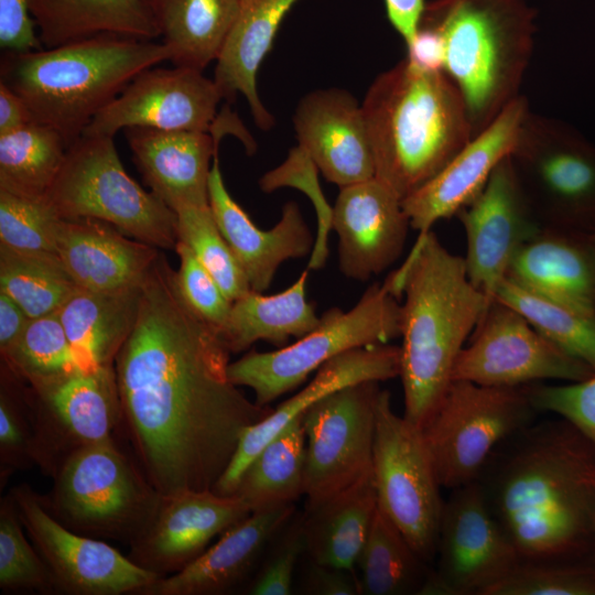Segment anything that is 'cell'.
Wrapping results in <instances>:
<instances>
[{
	"instance_id": "cell-1",
	"label": "cell",
	"mask_w": 595,
	"mask_h": 595,
	"mask_svg": "<svg viewBox=\"0 0 595 595\" xmlns=\"http://www.w3.org/2000/svg\"><path fill=\"white\" fill-rule=\"evenodd\" d=\"M141 288L138 318L115 359L122 428L160 494L213 490L242 433L272 408L230 381V351L187 305L161 251Z\"/></svg>"
},
{
	"instance_id": "cell-2",
	"label": "cell",
	"mask_w": 595,
	"mask_h": 595,
	"mask_svg": "<svg viewBox=\"0 0 595 595\" xmlns=\"http://www.w3.org/2000/svg\"><path fill=\"white\" fill-rule=\"evenodd\" d=\"M477 482L521 560L589 558L595 444L570 422L534 421L508 437Z\"/></svg>"
},
{
	"instance_id": "cell-3",
	"label": "cell",
	"mask_w": 595,
	"mask_h": 595,
	"mask_svg": "<svg viewBox=\"0 0 595 595\" xmlns=\"http://www.w3.org/2000/svg\"><path fill=\"white\" fill-rule=\"evenodd\" d=\"M400 298L403 416L423 429L452 382L457 356L490 300L469 280L464 257L432 230L416 239L404 263L385 281Z\"/></svg>"
},
{
	"instance_id": "cell-4",
	"label": "cell",
	"mask_w": 595,
	"mask_h": 595,
	"mask_svg": "<svg viewBox=\"0 0 595 595\" xmlns=\"http://www.w3.org/2000/svg\"><path fill=\"white\" fill-rule=\"evenodd\" d=\"M375 177L401 199L435 176L473 138L464 99L443 71L405 57L379 74L361 102Z\"/></svg>"
},
{
	"instance_id": "cell-5",
	"label": "cell",
	"mask_w": 595,
	"mask_h": 595,
	"mask_svg": "<svg viewBox=\"0 0 595 595\" xmlns=\"http://www.w3.org/2000/svg\"><path fill=\"white\" fill-rule=\"evenodd\" d=\"M163 42L115 34L30 52L6 51L0 83L28 105L33 121L71 144L144 69L171 61Z\"/></svg>"
},
{
	"instance_id": "cell-6",
	"label": "cell",
	"mask_w": 595,
	"mask_h": 595,
	"mask_svg": "<svg viewBox=\"0 0 595 595\" xmlns=\"http://www.w3.org/2000/svg\"><path fill=\"white\" fill-rule=\"evenodd\" d=\"M537 12L526 0H433L420 25L443 43V72L459 90L473 137L516 98L534 42Z\"/></svg>"
},
{
	"instance_id": "cell-7",
	"label": "cell",
	"mask_w": 595,
	"mask_h": 595,
	"mask_svg": "<svg viewBox=\"0 0 595 595\" xmlns=\"http://www.w3.org/2000/svg\"><path fill=\"white\" fill-rule=\"evenodd\" d=\"M52 479L50 493L40 494L47 511L72 531L104 541L129 544L161 497L115 439L77 451Z\"/></svg>"
},
{
	"instance_id": "cell-8",
	"label": "cell",
	"mask_w": 595,
	"mask_h": 595,
	"mask_svg": "<svg viewBox=\"0 0 595 595\" xmlns=\"http://www.w3.org/2000/svg\"><path fill=\"white\" fill-rule=\"evenodd\" d=\"M45 198L62 219H99L159 249L178 242L176 213L126 172L110 136L72 142Z\"/></svg>"
},
{
	"instance_id": "cell-9",
	"label": "cell",
	"mask_w": 595,
	"mask_h": 595,
	"mask_svg": "<svg viewBox=\"0 0 595 595\" xmlns=\"http://www.w3.org/2000/svg\"><path fill=\"white\" fill-rule=\"evenodd\" d=\"M386 282H375L349 311L331 307L318 325L293 344L273 351L255 349L228 366L238 387L255 392V402L268 407L301 386L311 372L354 348L388 344L401 336V304Z\"/></svg>"
},
{
	"instance_id": "cell-10",
	"label": "cell",
	"mask_w": 595,
	"mask_h": 595,
	"mask_svg": "<svg viewBox=\"0 0 595 595\" xmlns=\"http://www.w3.org/2000/svg\"><path fill=\"white\" fill-rule=\"evenodd\" d=\"M510 156L543 227L595 231V145L577 129L529 110Z\"/></svg>"
},
{
	"instance_id": "cell-11",
	"label": "cell",
	"mask_w": 595,
	"mask_h": 595,
	"mask_svg": "<svg viewBox=\"0 0 595 595\" xmlns=\"http://www.w3.org/2000/svg\"><path fill=\"white\" fill-rule=\"evenodd\" d=\"M538 413L524 387L452 381L421 430L441 487L477 482L494 451Z\"/></svg>"
},
{
	"instance_id": "cell-12",
	"label": "cell",
	"mask_w": 595,
	"mask_h": 595,
	"mask_svg": "<svg viewBox=\"0 0 595 595\" xmlns=\"http://www.w3.org/2000/svg\"><path fill=\"white\" fill-rule=\"evenodd\" d=\"M372 477L378 508L433 565L444 505L421 429L398 415L388 390L376 407Z\"/></svg>"
},
{
	"instance_id": "cell-13",
	"label": "cell",
	"mask_w": 595,
	"mask_h": 595,
	"mask_svg": "<svg viewBox=\"0 0 595 595\" xmlns=\"http://www.w3.org/2000/svg\"><path fill=\"white\" fill-rule=\"evenodd\" d=\"M25 386L36 466L51 478L71 455L113 440L122 426L115 365H82Z\"/></svg>"
},
{
	"instance_id": "cell-14",
	"label": "cell",
	"mask_w": 595,
	"mask_h": 595,
	"mask_svg": "<svg viewBox=\"0 0 595 595\" xmlns=\"http://www.w3.org/2000/svg\"><path fill=\"white\" fill-rule=\"evenodd\" d=\"M594 375L591 366L542 336L517 310L493 298L457 356L452 381L512 388Z\"/></svg>"
},
{
	"instance_id": "cell-15",
	"label": "cell",
	"mask_w": 595,
	"mask_h": 595,
	"mask_svg": "<svg viewBox=\"0 0 595 595\" xmlns=\"http://www.w3.org/2000/svg\"><path fill=\"white\" fill-rule=\"evenodd\" d=\"M379 381L336 390L303 413L304 495L313 507L372 470Z\"/></svg>"
},
{
	"instance_id": "cell-16",
	"label": "cell",
	"mask_w": 595,
	"mask_h": 595,
	"mask_svg": "<svg viewBox=\"0 0 595 595\" xmlns=\"http://www.w3.org/2000/svg\"><path fill=\"white\" fill-rule=\"evenodd\" d=\"M520 561L479 483L451 489L444 499L435 565L422 595H485Z\"/></svg>"
},
{
	"instance_id": "cell-17",
	"label": "cell",
	"mask_w": 595,
	"mask_h": 595,
	"mask_svg": "<svg viewBox=\"0 0 595 595\" xmlns=\"http://www.w3.org/2000/svg\"><path fill=\"white\" fill-rule=\"evenodd\" d=\"M11 495L24 531L44 561L55 593L66 595L137 594L156 578L104 540L78 534L44 507L29 484Z\"/></svg>"
},
{
	"instance_id": "cell-18",
	"label": "cell",
	"mask_w": 595,
	"mask_h": 595,
	"mask_svg": "<svg viewBox=\"0 0 595 595\" xmlns=\"http://www.w3.org/2000/svg\"><path fill=\"white\" fill-rule=\"evenodd\" d=\"M456 216L466 236L467 275L476 288L494 298L518 251L543 228L523 193L510 155Z\"/></svg>"
},
{
	"instance_id": "cell-19",
	"label": "cell",
	"mask_w": 595,
	"mask_h": 595,
	"mask_svg": "<svg viewBox=\"0 0 595 595\" xmlns=\"http://www.w3.org/2000/svg\"><path fill=\"white\" fill-rule=\"evenodd\" d=\"M155 66L137 75L82 134L115 137L130 127L209 132L223 99L214 79L191 67Z\"/></svg>"
},
{
	"instance_id": "cell-20",
	"label": "cell",
	"mask_w": 595,
	"mask_h": 595,
	"mask_svg": "<svg viewBox=\"0 0 595 595\" xmlns=\"http://www.w3.org/2000/svg\"><path fill=\"white\" fill-rule=\"evenodd\" d=\"M251 512L238 496L212 489L161 494L151 520L129 543L128 556L158 577L174 574L203 554L213 538Z\"/></svg>"
},
{
	"instance_id": "cell-21",
	"label": "cell",
	"mask_w": 595,
	"mask_h": 595,
	"mask_svg": "<svg viewBox=\"0 0 595 595\" xmlns=\"http://www.w3.org/2000/svg\"><path fill=\"white\" fill-rule=\"evenodd\" d=\"M528 111V100L520 95L435 176L402 199L418 239L436 221L456 216L482 192L497 165L512 153Z\"/></svg>"
},
{
	"instance_id": "cell-22",
	"label": "cell",
	"mask_w": 595,
	"mask_h": 595,
	"mask_svg": "<svg viewBox=\"0 0 595 595\" xmlns=\"http://www.w3.org/2000/svg\"><path fill=\"white\" fill-rule=\"evenodd\" d=\"M409 227L402 199L378 178L340 187L332 212L339 271L359 282L380 274L401 256Z\"/></svg>"
},
{
	"instance_id": "cell-23",
	"label": "cell",
	"mask_w": 595,
	"mask_h": 595,
	"mask_svg": "<svg viewBox=\"0 0 595 595\" xmlns=\"http://www.w3.org/2000/svg\"><path fill=\"white\" fill-rule=\"evenodd\" d=\"M299 148L324 177L344 187L375 177L361 104L342 88L306 94L293 115Z\"/></svg>"
},
{
	"instance_id": "cell-24",
	"label": "cell",
	"mask_w": 595,
	"mask_h": 595,
	"mask_svg": "<svg viewBox=\"0 0 595 595\" xmlns=\"http://www.w3.org/2000/svg\"><path fill=\"white\" fill-rule=\"evenodd\" d=\"M400 356L399 346L378 344L347 350L323 364L309 385L242 433L229 465L213 490L219 495H234L246 468L263 446L322 398L353 383L399 377Z\"/></svg>"
},
{
	"instance_id": "cell-25",
	"label": "cell",
	"mask_w": 595,
	"mask_h": 595,
	"mask_svg": "<svg viewBox=\"0 0 595 595\" xmlns=\"http://www.w3.org/2000/svg\"><path fill=\"white\" fill-rule=\"evenodd\" d=\"M296 512L295 505L252 511L181 571L159 577L138 595H219L242 586Z\"/></svg>"
},
{
	"instance_id": "cell-26",
	"label": "cell",
	"mask_w": 595,
	"mask_h": 595,
	"mask_svg": "<svg viewBox=\"0 0 595 595\" xmlns=\"http://www.w3.org/2000/svg\"><path fill=\"white\" fill-rule=\"evenodd\" d=\"M208 203L221 235L253 291L263 293L285 260L307 256L315 242L299 205L293 201L283 205L281 218L271 229L258 228L230 196L217 154L209 175Z\"/></svg>"
},
{
	"instance_id": "cell-27",
	"label": "cell",
	"mask_w": 595,
	"mask_h": 595,
	"mask_svg": "<svg viewBox=\"0 0 595 595\" xmlns=\"http://www.w3.org/2000/svg\"><path fill=\"white\" fill-rule=\"evenodd\" d=\"M132 160L150 191L176 212L206 206L217 139L209 132L130 127Z\"/></svg>"
},
{
	"instance_id": "cell-28",
	"label": "cell",
	"mask_w": 595,
	"mask_h": 595,
	"mask_svg": "<svg viewBox=\"0 0 595 595\" xmlns=\"http://www.w3.org/2000/svg\"><path fill=\"white\" fill-rule=\"evenodd\" d=\"M506 278L595 317V244L589 234L543 227L518 251Z\"/></svg>"
},
{
	"instance_id": "cell-29",
	"label": "cell",
	"mask_w": 595,
	"mask_h": 595,
	"mask_svg": "<svg viewBox=\"0 0 595 595\" xmlns=\"http://www.w3.org/2000/svg\"><path fill=\"white\" fill-rule=\"evenodd\" d=\"M56 251L78 288L115 291L142 283L161 249L94 218L61 219Z\"/></svg>"
},
{
	"instance_id": "cell-30",
	"label": "cell",
	"mask_w": 595,
	"mask_h": 595,
	"mask_svg": "<svg viewBox=\"0 0 595 595\" xmlns=\"http://www.w3.org/2000/svg\"><path fill=\"white\" fill-rule=\"evenodd\" d=\"M299 0H242L239 15L216 60L214 82L223 99L245 96L258 128L269 130L273 116L257 90L258 69L272 47L285 15Z\"/></svg>"
},
{
	"instance_id": "cell-31",
	"label": "cell",
	"mask_w": 595,
	"mask_h": 595,
	"mask_svg": "<svg viewBox=\"0 0 595 595\" xmlns=\"http://www.w3.org/2000/svg\"><path fill=\"white\" fill-rule=\"evenodd\" d=\"M44 48L115 34L160 36L151 0H26Z\"/></svg>"
},
{
	"instance_id": "cell-32",
	"label": "cell",
	"mask_w": 595,
	"mask_h": 595,
	"mask_svg": "<svg viewBox=\"0 0 595 595\" xmlns=\"http://www.w3.org/2000/svg\"><path fill=\"white\" fill-rule=\"evenodd\" d=\"M378 508L372 470L303 512L305 554L316 563L355 569Z\"/></svg>"
},
{
	"instance_id": "cell-33",
	"label": "cell",
	"mask_w": 595,
	"mask_h": 595,
	"mask_svg": "<svg viewBox=\"0 0 595 595\" xmlns=\"http://www.w3.org/2000/svg\"><path fill=\"white\" fill-rule=\"evenodd\" d=\"M141 285L115 291L78 288L58 310L68 340L84 363L115 365L138 318Z\"/></svg>"
},
{
	"instance_id": "cell-34",
	"label": "cell",
	"mask_w": 595,
	"mask_h": 595,
	"mask_svg": "<svg viewBox=\"0 0 595 595\" xmlns=\"http://www.w3.org/2000/svg\"><path fill=\"white\" fill-rule=\"evenodd\" d=\"M309 269L284 291L264 295L250 290L232 302L228 321L219 333L231 353L248 349L258 340L279 348L301 338L320 323L315 306L306 299Z\"/></svg>"
},
{
	"instance_id": "cell-35",
	"label": "cell",
	"mask_w": 595,
	"mask_h": 595,
	"mask_svg": "<svg viewBox=\"0 0 595 595\" xmlns=\"http://www.w3.org/2000/svg\"><path fill=\"white\" fill-rule=\"evenodd\" d=\"M162 42L176 66L204 71L216 61L241 9V0H151Z\"/></svg>"
},
{
	"instance_id": "cell-36",
	"label": "cell",
	"mask_w": 595,
	"mask_h": 595,
	"mask_svg": "<svg viewBox=\"0 0 595 595\" xmlns=\"http://www.w3.org/2000/svg\"><path fill=\"white\" fill-rule=\"evenodd\" d=\"M303 414L273 436L242 474L234 493L251 511L294 504L304 495Z\"/></svg>"
},
{
	"instance_id": "cell-37",
	"label": "cell",
	"mask_w": 595,
	"mask_h": 595,
	"mask_svg": "<svg viewBox=\"0 0 595 595\" xmlns=\"http://www.w3.org/2000/svg\"><path fill=\"white\" fill-rule=\"evenodd\" d=\"M432 567L377 508L355 567L361 595H422Z\"/></svg>"
},
{
	"instance_id": "cell-38",
	"label": "cell",
	"mask_w": 595,
	"mask_h": 595,
	"mask_svg": "<svg viewBox=\"0 0 595 595\" xmlns=\"http://www.w3.org/2000/svg\"><path fill=\"white\" fill-rule=\"evenodd\" d=\"M68 145L57 130L36 121L0 134V191L29 198L45 197Z\"/></svg>"
},
{
	"instance_id": "cell-39",
	"label": "cell",
	"mask_w": 595,
	"mask_h": 595,
	"mask_svg": "<svg viewBox=\"0 0 595 595\" xmlns=\"http://www.w3.org/2000/svg\"><path fill=\"white\" fill-rule=\"evenodd\" d=\"M77 289L58 256L23 253L0 245V292L31 318L57 312Z\"/></svg>"
},
{
	"instance_id": "cell-40",
	"label": "cell",
	"mask_w": 595,
	"mask_h": 595,
	"mask_svg": "<svg viewBox=\"0 0 595 595\" xmlns=\"http://www.w3.org/2000/svg\"><path fill=\"white\" fill-rule=\"evenodd\" d=\"M494 298L517 310L542 336L595 370V317L527 291L507 278Z\"/></svg>"
},
{
	"instance_id": "cell-41",
	"label": "cell",
	"mask_w": 595,
	"mask_h": 595,
	"mask_svg": "<svg viewBox=\"0 0 595 595\" xmlns=\"http://www.w3.org/2000/svg\"><path fill=\"white\" fill-rule=\"evenodd\" d=\"M2 363L24 382L53 377L84 363L71 345L58 311L32 318Z\"/></svg>"
},
{
	"instance_id": "cell-42",
	"label": "cell",
	"mask_w": 595,
	"mask_h": 595,
	"mask_svg": "<svg viewBox=\"0 0 595 595\" xmlns=\"http://www.w3.org/2000/svg\"><path fill=\"white\" fill-rule=\"evenodd\" d=\"M175 213L178 241L193 251L225 295L234 302L250 291L247 277L221 235L210 206H185Z\"/></svg>"
},
{
	"instance_id": "cell-43",
	"label": "cell",
	"mask_w": 595,
	"mask_h": 595,
	"mask_svg": "<svg viewBox=\"0 0 595 595\" xmlns=\"http://www.w3.org/2000/svg\"><path fill=\"white\" fill-rule=\"evenodd\" d=\"M485 595H595V563L573 560H521Z\"/></svg>"
},
{
	"instance_id": "cell-44",
	"label": "cell",
	"mask_w": 595,
	"mask_h": 595,
	"mask_svg": "<svg viewBox=\"0 0 595 595\" xmlns=\"http://www.w3.org/2000/svg\"><path fill=\"white\" fill-rule=\"evenodd\" d=\"M23 529L8 493L0 500V588L4 593L55 594L50 572Z\"/></svg>"
},
{
	"instance_id": "cell-45",
	"label": "cell",
	"mask_w": 595,
	"mask_h": 595,
	"mask_svg": "<svg viewBox=\"0 0 595 595\" xmlns=\"http://www.w3.org/2000/svg\"><path fill=\"white\" fill-rule=\"evenodd\" d=\"M36 465L35 435L25 382L1 363L0 480Z\"/></svg>"
},
{
	"instance_id": "cell-46",
	"label": "cell",
	"mask_w": 595,
	"mask_h": 595,
	"mask_svg": "<svg viewBox=\"0 0 595 595\" xmlns=\"http://www.w3.org/2000/svg\"><path fill=\"white\" fill-rule=\"evenodd\" d=\"M61 219L45 197L29 198L0 191L1 246L23 253L57 256Z\"/></svg>"
},
{
	"instance_id": "cell-47",
	"label": "cell",
	"mask_w": 595,
	"mask_h": 595,
	"mask_svg": "<svg viewBox=\"0 0 595 595\" xmlns=\"http://www.w3.org/2000/svg\"><path fill=\"white\" fill-rule=\"evenodd\" d=\"M303 512H295L270 544L262 566L247 586L251 595H289L300 559L305 555Z\"/></svg>"
},
{
	"instance_id": "cell-48",
	"label": "cell",
	"mask_w": 595,
	"mask_h": 595,
	"mask_svg": "<svg viewBox=\"0 0 595 595\" xmlns=\"http://www.w3.org/2000/svg\"><path fill=\"white\" fill-rule=\"evenodd\" d=\"M175 252L180 258L176 280L183 299L198 317L220 333L232 302L184 242H177Z\"/></svg>"
},
{
	"instance_id": "cell-49",
	"label": "cell",
	"mask_w": 595,
	"mask_h": 595,
	"mask_svg": "<svg viewBox=\"0 0 595 595\" xmlns=\"http://www.w3.org/2000/svg\"><path fill=\"white\" fill-rule=\"evenodd\" d=\"M523 387L539 412L558 414L595 444V375L562 386L531 383Z\"/></svg>"
},
{
	"instance_id": "cell-50",
	"label": "cell",
	"mask_w": 595,
	"mask_h": 595,
	"mask_svg": "<svg viewBox=\"0 0 595 595\" xmlns=\"http://www.w3.org/2000/svg\"><path fill=\"white\" fill-rule=\"evenodd\" d=\"M26 0H0V45L9 52L43 48Z\"/></svg>"
},
{
	"instance_id": "cell-51",
	"label": "cell",
	"mask_w": 595,
	"mask_h": 595,
	"mask_svg": "<svg viewBox=\"0 0 595 595\" xmlns=\"http://www.w3.org/2000/svg\"><path fill=\"white\" fill-rule=\"evenodd\" d=\"M302 594L309 595H361L356 569H345L316 563L305 566L300 580Z\"/></svg>"
},
{
	"instance_id": "cell-52",
	"label": "cell",
	"mask_w": 595,
	"mask_h": 595,
	"mask_svg": "<svg viewBox=\"0 0 595 595\" xmlns=\"http://www.w3.org/2000/svg\"><path fill=\"white\" fill-rule=\"evenodd\" d=\"M443 43L439 33L420 25L415 37L407 46L405 58L422 69L443 71Z\"/></svg>"
},
{
	"instance_id": "cell-53",
	"label": "cell",
	"mask_w": 595,
	"mask_h": 595,
	"mask_svg": "<svg viewBox=\"0 0 595 595\" xmlns=\"http://www.w3.org/2000/svg\"><path fill=\"white\" fill-rule=\"evenodd\" d=\"M387 18L405 46L415 37L425 9L424 0H383Z\"/></svg>"
},
{
	"instance_id": "cell-54",
	"label": "cell",
	"mask_w": 595,
	"mask_h": 595,
	"mask_svg": "<svg viewBox=\"0 0 595 595\" xmlns=\"http://www.w3.org/2000/svg\"><path fill=\"white\" fill-rule=\"evenodd\" d=\"M31 317L10 296L0 292V353H7L22 336Z\"/></svg>"
},
{
	"instance_id": "cell-55",
	"label": "cell",
	"mask_w": 595,
	"mask_h": 595,
	"mask_svg": "<svg viewBox=\"0 0 595 595\" xmlns=\"http://www.w3.org/2000/svg\"><path fill=\"white\" fill-rule=\"evenodd\" d=\"M33 121L25 101L0 83V134L17 130Z\"/></svg>"
},
{
	"instance_id": "cell-56",
	"label": "cell",
	"mask_w": 595,
	"mask_h": 595,
	"mask_svg": "<svg viewBox=\"0 0 595 595\" xmlns=\"http://www.w3.org/2000/svg\"><path fill=\"white\" fill-rule=\"evenodd\" d=\"M589 559L595 563V531H594V538H593L592 550L589 553Z\"/></svg>"
},
{
	"instance_id": "cell-57",
	"label": "cell",
	"mask_w": 595,
	"mask_h": 595,
	"mask_svg": "<svg viewBox=\"0 0 595 595\" xmlns=\"http://www.w3.org/2000/svg\"><path fill=\"white\" fill-rule=\"evenodd\" d=\"M589 237H591V239H592V240L594 241V244H595V231L592 232V234H589Z\"/></svg>"
},
{
	"instance_id": "cell-58",
	"label": "cell",
	"mask_w": 595,
	"mask_h": 595,
	"mask_svg": "<svg viewBox=\"0 0 595 595\" xmlns=\"http://www.w3.org/2000/svg\"><path fill=\"white\" fill-rule=\"evenodd\" d=\"M242 1V0H241Z\"/></svg>"
}]
</instances>
